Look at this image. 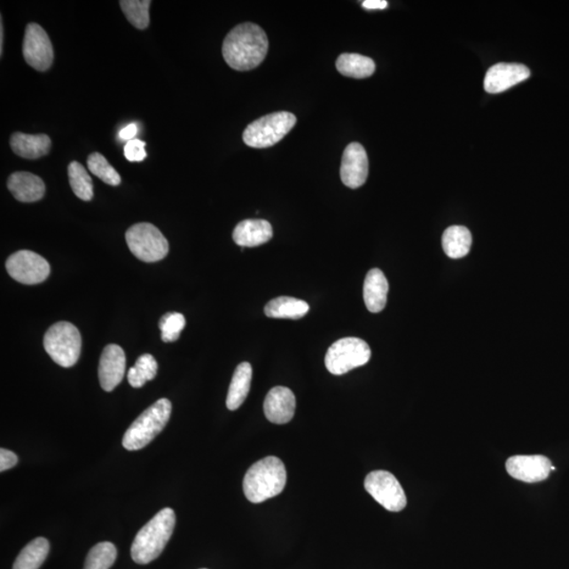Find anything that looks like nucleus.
Wrapping results in <instances>:
<instances>
[{"mask_svg": "<svg viewBox=\"0 0 569 569\" xmlns=\"http://www.w3.org/2000/svg\"><path fill=\"white\" fill-rule=\"evenodd\" d=\"M269 47L266 33L253 22L238 25L222 43V57L237 71H249L263 63Z\"/></svg>", "mask_w": 569, "mask_h": 569, "instance_id": "obj_1", "label": "nucleus"}, {"mask_svg": "<svg viewBox=\"0 0 569 569\" xmlns=\"http://www.w3.org/2000/svg\"><path fill=\"white\" fill-rule=\"evenodd\" d=\"M287 482V472L282 460L267 456L251 466L245 474L244 494L251 503H263L280 495Z\"/></svg>", "mask_w": 569, "mask_h": 569, "instance_id": "obj_2", "label": "nucleus"}, {"mask_svg": "<svg viewBox=\"0 0 569 569\" xmlns=\"http://www.w3.org/2000/svg\"><path fill=\"white\" fill-rule=\"evenodd\" d=\"M175 512L169 507L161 510L136 534L131 546V557L137 565H148L158 559L169 542L175 527Z\"/></svg>", "mask_w": 569, "mask_h": 569, "instance_id": "obj_3", "label": "nucleus"}, {"mask_svg": "<svg viewBox=\"0 0 569 569\" xmlns=\"http://www.w3.org/2000/svg\"><path fill=\"white\" fill-rule=\"evenodd\" d=\"M171 411L172 405L168 399L155 401L128 428L122 438V446L130 451L146 448L163 432L169 421Z\"/></svg>", "mask_w": 569, "mask_h": 569, "instance_id": "obj_4", "label": "nucleus"}, {"mask_svg": "<svg viewBox=\"0 0 569 569\" xmlns=\"http://www.w3.org/2000/svg\"><path fill=\"white\" fill-rule=\"evenodd\" d=\"M43 347L58 365L65 368L74 366L81 355V333L74 323H54L44 334Z\"/></svg>", "mask_w": 569, "mask_h": 569, "instance_id": "obj_5", "label": "nucleus"}, {"mask_svg": "<svg viewBox=\"0 0 569 569\" xmlns=\"http://www.w3.org/2000/svg\"><path fill=\"white\" fill-rule=\"evenodd\" d=\"M297 124V117L289 113H277L261 117L244 131L243 139L247 146L264 149L281 142Z\"/></svg>", "mask_w": 569, "mask_h": 569, "instance_id": "obj_6", "label": "nucleus"}, {"mask_svg": "<svg viewBox=\"0 0 569 569\" xmlns=\"http://www.w3.org/2000/svg\"><path fill=\"white\" fill-rule=\"evenodd\" d=\"M126 242L133 255L146 263L161 261L169 253L168 241L150 222H139L128 229Z\"/></svg>", "mask_w": 569, "mask_h": 569, "instance_id": "obj_7", "label": "nucleus"}, {"mask_svg": "<svg viewBox=\"0 0 569 569\" xmlns=\"http://www.w3.org/2000/svg\"><path fill=\"white\" fill-rule=\"evenodd\" d=\"M370 358L371 350L365 341L358 338H344L329 347L325 365L332 375L342 376L366 365Z\"/></svg>", "mask_w": 569, "mask_h": 569, "instance_id": "obj_8", "label": "nucleus"}, {"mask_svg": "<svg viewBox=\"0 0 569 569\" xmlns=\"http://www.w3.org/2000/svg\"><path fill=\"white\" fill-rule=\"evenodd\" d=\"M364 487L366 492L389 511L399 512L407 505L403 487L389 472H371L365 479Z\"/></svg>", "mask_w": 569, "mask_h": 569, "instance_id": "obj_9", "label": "nucleus"}, {"mask_svg": "<svg viewBox=\"0 0 569 569\" xmlns=\"http://www.w3.org/2000/svg\"><path fill=\"white\" fill-rule=\"evenodd\" d=\"M5 268L11 277L26 284H41L50 275L47 260L30 250H20L9 256Z\"/></svg>", "mask_w": 569, "mask_h": 569, "instance_id": "obj_10", "label": "nucleus"}, {"mask_svg": "<svg viewBox=\"0 0 569 569\" xmlns=\"http://www.w3.org/2000/svg\"><path fill=\"white\" fill-rule=\"evenodd\" d=\"M22 53L27 64L37 71H47L53 64L52 43L47 32L35 22L26 27Z\"/></svg>", "mask_w": 569, "mask_h": 569, "instance_id": "obj_11", "label": "nucleus"}, {"mask_svg": "<svg viewBox=\"0 0 569 569\" xmlns=\"http://www.w3.org/2000/svg\"><path fill=\"white\" fill-rule=\"evenodd\" d=\"M506 470L511 477L518 481L538 483L548 479L555 467L544 456H515L506 461Z\"/></svg>", "mask_w": 569, "mask_h": 569, "instance_id": "obj_12", "label": "nucleus"}, {"mask_svg": "<svg viewBox=\"0 0 569 569\" xmlns=\"http://www.w3.org/2000/svg\"><path fill=\"white\" fill-rule=\"evenodd\" d=\"M370 171L366 150L360 143L346 147L342 158L341 180L345 186L358 189L364 185Z\"/></svg>", "mask_w": 569, "mask_h": 569, "instance_id": "obj_13", "label": "nucleus"}, {"mask_svg": "<svg viewBox=\"0 0 569 569\" xmlns=\"http://www.w3.org/2000/svg\"><path fill=\"white\" fill-rule=\"evenodd\" d=\"M125 371V351L119 345L105 346L98 366L100 386L105 392H113L124 378Z\"/></svg>", "mask_w": 569, "mask_h": 569, "instance_id": "obj_14", "label": "nucleus"}, {"mask_svg": "<svg viewBox=\"0 0 569 569\" xmlns=\"http://www.w3.org/2000/svg\"><path fill=\"white\" fill-rule=\"evenodd\" d=\"M531 76V70L521 64H496L485 76V91L492 94L504 92Z\"/></svg>", "mask_w": 569, "mask_h": 569, "instance_id": "obj_15", "label": "nucleus"}, {"mask_svg": "<svg viewBox=\"0 0 569 569\" xmlns=\"http://www.w3.org/2000/svg\"><path fill=\"white\" fill-rule=\"evenodd\" d=\"M295 407L297 401L293 393L283 386L272 388L264 401V412L268 421L278 425L292 420Z\"/></svg>", "mask_w": 569, "mask_h": 569, "instance_id": "obj_16", "label": "nucleus"}, {"mask_svg": "<svg viewBox=\"0 0 569 569\" xmlns=\"http://www.w3.org/2000/svg\"><path fill=\"white\" fill-rule=\"evenodd\" d=\"M8 189L21 203H35L46 193V186L41 177L30 172H15L8 178Z\"/></svg>", "mask_w": 569, "mask_h": 569, "instance_id": "obj_17", "label": "nucleus"}, {"mask_svg": "<svg viewBox=\"0 0 569 569\" xmlns=\"http://www.w3.org/2000/svg\"><path fill=\"white\" fill-rule=\"evenodd\" d=\"M273 237L272 226L265 220H246L238 222L232 238L238 246L258 247L270 241Z\"/></svg>", "mask_w": 569, "mask_h": 569, "instance_id": "obj_18", "label": "nucleus"}, {"mask_svg": "<svg viewBox=\"0 0 569 569\" xmlns=\"http://www.w3.org/2000/svg\"><path fill=\"white\" fill-rule=\"evenodd\" d=\"M11 148L20 158L36 160L49 153L51 139L46 134H25L15 132L10 139Z\"/></svg>", "mask_w": 569, "mask_h": 569, "instance_id": "obj_19", "label": "nucleus"}, {"mask_svg": "<svg viewBox=\"0 0 569 569\" xmlns=\"http://www.w3.org/2000/svg\"><path fill=\"white\" fill-rule=\"evenodd\" d=\"M389 284L386 277L379 269H371L367 273L364 289V302L367 309L373 314L381 312L387 304Z\"/></svg>", "mask_w": 569, "mask_h": 569, "instance_id": "obj_20", "label": "nucleus"}, {"mask_svg": "<svg viewBox=\"0 0 569 569\" xmlns=\"http://www.w3.org/2000/svg\"><path fill=\"white\" fill-rule=\"evenodd\" d=\"M253 379V367L248 362H241L233 373L230 387L227 395V409L237 410L241 407L248 397Z\"/></svg>", "mask_w": 569, "mask_h": 569, "instance_id": "obj_21", "label": "nucleus"}, {"mask_svg": "<svg viewBox=\"0 0 569 569\" xmlns=\"http://www.w3.org/2000/svg\"><path fill=\"white\" fill-rule=\"evenodd\" d=\"M309 305L303 300L281 297L270 300L265 307V315L271 319H302L309 312Z\"/></svg>", "mask_w": 569, "mask_h": 569, "instance_id": "obj_22", "label": "nucleus"}, {"mask_svg": "<svg viewBox=\"0 0 569 569\" xmlns=\"http://www.w3.org/2000/svg\"><path fill=\"white\" fill-rule=\"evenodd\" d=\"M443 249L450 259H462L470 253L472 237L466 227L451 226L446 229L442 238Z\"/></svg>", "mask_w": 569, "mask_h": 569, "instance_id": "obj_23", "label": "nucleus"}, {"mask_svg": "<svg viewBox=\"0 0 569 569\" xmlns=\"http://www.w3.org/2000/svg\"><path fill=\"white\" fill-rule=\"evenodd\" d=\"M337 69L344 76L356 78L370 77L376 71V64L370 58L360 54L345 53L337 60Z\"/></svg>", "mask_w": 569, "mask_h": 569, "instance_id": "obj_24", "label": "nucleus"}, {"mask_svg": "<svg viewBox=\"0 0 569 569\" xmlns=\"http://www.w3.org/2000/svg\"><path fill=\"white\" fill-rule=\"evenodd\" d=\"M49 551V541L44 538H36L20 551L16 557L13 569H38L46 561Z\"/></svg>", "mask_w": 569, "mask_h": 569, "instance_id": "obj_25", "label": "nucleus"}, {"mask_svg": "<svg viewBox=\"0 0 569 569\" xmlns=\"http://www.w3.org/2000/svg\"><path fill=\"white\" fill-rule=\"evenodd\" d=\"M158 375V362L152 355L139 356L136 365L128 371V382L134 388H141Z\"/></svg>", "mask_w": 569, "mask_h": 569, "instance_id": "obj_26", "label": "nucleus"}, {"mask_svg": "<svg viewBox=\"0 0 569 569\" xmlns=\"http://www.w3.org/2000/svg\"><path fill=\"white\" fill-rule=\"evenodd\" d=\"M68 175L70 186L76 197L86 202L91 200L94 195L93 183L85 167L77 161H72L69 165Z\"/></svg>", "mask_w": 569, "mask_h": 569, "instance_id": "obj_27", "label": "nucleus"}, {"mask_svg": "<svg viewBox=\"0 0 569 569\" xmlns=\"http://www.w3.org/2000/svg\"><path fill=\"white\" fill-rule=\"evenodd\" d=\"M122 12L130 24L136 29L144 30L150 24L149 8L150 0H121L120 2Z\"/></svg>", "mask_w": 569, "mask_h": 569, "instance_id": "obj_28", "label": "nucleus"}, {"mask_svg": "<svg viewBox=\"0 0 569 569\" xmlns=\"http://www.w3.org/2000/svg\"><path fill=\"white\" fill-rule=\"evenodd\" d=\"M116 557L117 550L114 544L100 542L89 551L83 569H109L114 565Z\"/></svg>", "mask_w": 569, "mask_h": 569, "instance_id": "obj_29", "label": "nucleus"}, {"mask_svg": "<svg viewBox=\"0 0 569 569\" xmlns=\"http://www.w3.org/2000/svg\"><path fill=\"white\" fill-rule=\"evenodd\" d=\"M87 164L89 170L108 185L119 186L121 183V175L104 155L97 152L89 155Z\"/></svg>", "mask_w": 569, "mask_h": 569, "instance_id": "obj_30", "label": "nucleus"}, {"mask_svg": "<svg viewBox=\"0 0 569 569\" xmlns=\"http://www.w3.org/2000/svg\"><path fill=\"white\" fill-rule=\"evenodd\" d=\"M159 326L165 343L175 342L186 326L185 316L178 312H169L161 317Z\"/></svg>", "mask_w": 569, "mask_h": 569, "instance_id": "obj_31", "label": "nucleus"}, {"mask_svg": "<svg viewBox=\"0 0 569 569\" xmlns=\"http://www.w3.org/2000/svg\"><path fill=\"white\" fill-rule=\"evenodd\" d=\"M146 143L141 139H132L126 144L124 153L125 158L129 161H143L147 158Z\"/></svg>", "mask_w": 569, "mask_h": 569, "instance_id": "obj_32", "label": "nucleus"}, {"mask_svg": "<svg viewBox=\"0 0 569 569\" xmlns=\"http://www.w3.org/2000/svg\"><path fill=\"white\" fill-rule=\"evenodd\" d=\"M19 457L12 451L2 448L0 449V472L11 470L18 464Z\"/></svg>", "mask_w": 569, "mask_h": 569, "instance_id": "obj_33", "label": "nucleus"}, {"mask_svg": "<svg viewBox=\"0 0 569 569\" xmlns=\"http://www.w3.org/2000/svg\"><path fill=\"white\" fill-rule=\"evenodd\" d=\"M137 131L138 129L136 124L128 125L120 132V137L121 139H122V141L130 142L132 141V139H134V137H136Z\"/></svg>", "mask_w": 569, "mask_h": 569, "instance_id": "obj_34", "label": "nucleus"}, {"mask_svg": "<svg viewBox=\"0 0 569 569\" xmlns=\"http://www.w3.org/2000/svg\"><path fill=\"white\" fill-rule=\"evenodd\" d=\"M362 5L367 10H383L388 7V3L385 0H366Z\"/></svg>", "mask_w": 569, "mask_h": 569, "instance_id": "obj_35", "label": "nucleus"}, {"mask_svg": "<svg viewBox=\"0 0 569 569\" xmlns=\"http://www.w3.org/2000/svg\"><path fill=\"white\" fill-rule=\"evenodd\" d=\"M4 51V24H3V19L2 22H0V54L3 55Z\"/></svg>", "mask_w": 569, "mask_h": 569, "instance_id": "obj_36", "label": "nucleus"}, {"mask_svg": "<svg viewBox=\"0 0 569 569\" xmlns=\"http://www.w3.org/2000/svg\"><path fill=\"white\" fill-rule=\"evenodd\" d=\"M203 569H206V568H203Z\"/></svg>", "mask_w": 569, "mask_h": 569, "instance_id": "obj_37", "label": "nucleus"}]
</instances>
